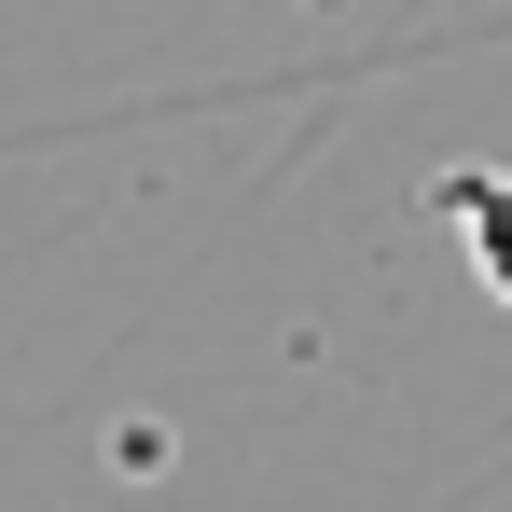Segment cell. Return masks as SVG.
Returning <instances> with one entry per match:
<instances>
[{
    "instance_id": "1",
    "label": "cell",
    "mask_w": 512,
    "mask_h": 512,
    "mask_svg": "<svg viewBox=\"0 0 512 512\" xmlns=\"http://www.w3.org/2000/svg\"><path fill=\"white\" fill-rule=\"evenodd\" d=\"M443 222H457V250H471V277L512 305V167H443V194H429Z\"/></svg>"
}]
</instances>
